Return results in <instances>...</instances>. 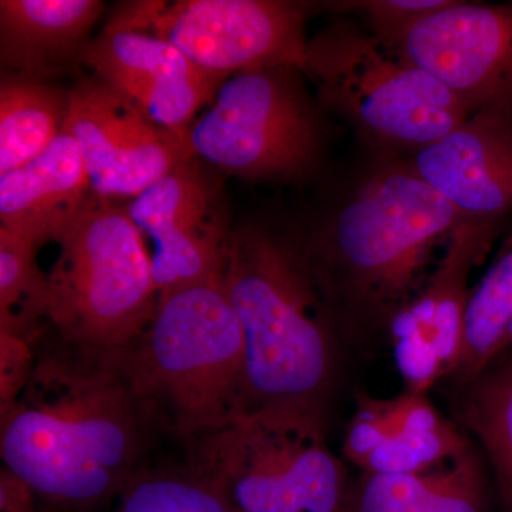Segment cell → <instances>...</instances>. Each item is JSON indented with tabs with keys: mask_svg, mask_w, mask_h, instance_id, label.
Here are the masks:
<instances>
[{
	"mask_svg": "<svg viewBox=\"0 0 512 512\" xmlns=\"http://www.w3.org/2000/svg\"><path fill=\"white\" fill-rule=\"evenodd\" d=\"M0 416L2 467L49 512H94L119 498L163 429L136 389L127 349L76 345L52 329Z\"/></svg>",
	"mask_w": 512,
	"mask_h": 512,
	"instance_id": "6da1fadb",
	"label": "cell"
},
{
	"mask_svg": "<svg viewBox=\"0 0 512 512\" xmlns=\"http://www.w3.org/2000/svg\"><path fill=\"white\" fill-rule=\"evenodd\" d=\"M466 217L410 161L383 156L318 222L303 252L342 345L372 353L420 295Z\"/></svg>",
	"mask_w": 512,
	"mask_h": 512,
	"instance_id": "7a4b0ae2",
	"label": "cell"
},
{
	"mask_svg": "<svg viewBox=\"0 0 512 512\" xmlns=\"http://www.w3.org/2000/svg\"><path fill=\"white\" fill-rule=\"evenodd\" d=\"M222 281L244 335V410L326 413L343 345L299 228L235 227Z\"/></svg>",
	"mask_w": 512,
	"mask_h": 512,
	"instance_id": "3957f363",
	"label": "cell"
},
{
	"mask_svg": "<svg viewBox=\"0 0 512 512\" xmlns=\"http://www.w3.org/2000/svg\"><path fill=\"white\" fill-rule=\"evenodd\" d=\"M244 363L222 276L161 293L150 325L127 349L138 393L188 446L244 410Z\"/></svg>",
	"mask_w": 512,
	"mask_h": 512,
	"instance_id": "277c9868",
	"label": "cell"
},
{
	"mask_svg": "<svg viewBox=\"0 0 512 512\" xmlns=\"http://www.w3.org/2000/svg\"><path fill=\"white\" fill-rule=\"evenodd\" d=\"M322 109L383 156L417 153L470 119L443 84L369 29L336 22L308 40L305 70Z\"/></svg>",
	"mask_w": 512,
	"mask_h": 512,
	"instance_id": "5b68a950",
	"label": "cell"
},
{
	"mask_svg": "<svg viewBox=\"0 0 512 512\" xmlns=\"http://www.w3.org/2000/svg\"><path fill=\"white\" fill-rule=\"evenodd\" d=\"M190 451L234 512L348 511L353 481L330 450L326 413L244 410Z\"/></svg>",
	"mask_w": 512,
	"mask_h": 512,
	"instance_id": "8992f818",
	"label": "cell"
},
{
	"mask_svg": "<svg viewBox=\"0 0 512 512\" xmlns=\"http://www.w3.org/2000/svg\"><path fill=\"white\" fill-rule=\"evenodd\" d=\"M49 274V328L90 348H131L158 303L151 254L119 204L100 201L59 242Z\"/></svg>",
	"mask_w": 512,
	"mask_h": 512,
	"instance_id": "52a82bcc",
	"label": "cell"
},
{
	"mask_svg": "<svg viewBox=\"0 0 512 512\" xmlns=\"http://www.w3.org/2000/svg\"><path fill=\"white\" fill-rule=\"evenodd\" d=\"M301 74L278 66L229 76L188 130L195 157L249 181L315 173L325 153V128Z\"/></svg>",
	"mask_w": 512,
	"mask_h": 512,
	"instance_id": "ba28073f",
	"label": "cell"
},
{
	"mask_svg": "<svg viewBox=\"0 0 512 512\" xmlns=\"http://www.w3.org/2000/svg\"><path fill=\"white\" fill-rule=\"evenodd\" d=\"M309 6L284 0H180L124 6L114 22L153 33L207 72L305 70Z\"/></svg>",
	"mask_w": 512,
	"mask_h": 512,
	"instance_id": "9c48e42d",
	"label": "cell"
},
{
	"mask_svg": "<svg viewBox=\"0 0 512 512\" xmlns=\"http://www.w3.org/2000/svg\"><path fill=\"white\" fill-rule=\"evenodd\" d=\"M215 171L191 158L126 205L138 231L154 244L160 295L224 274L234 227Z\"/></svg>",
	"mask_w": 512,
	"mask_h": 512,
	"instance_id": "30bf717a",
	"label": "cell"
},
{
	"mask_svg": "<svg viewBox=\"0 0 512 512\" xmlns=\"http://www.w3.org/2000/svg\"><path fill=\"white\" fill-rule=\"evenodd\" d=\"M67 94L64 131L79 146L100 200L133 201L177 165L195 157L188 137L158 126L97 77L80 80Z\"/></svg>",
	"mask_w": 512,
	"mask_h": 512,
	"instance_id": "8fae6325",
	"label": "cell"
},
{
	"mask_svg": "<svg viewBox=\"0 0 512 512\" xmlns=\"http://www.w3.org/2000/svg\"><path fill=\"white\" fill-rule=\"evenodd\" d=\"M389 46L443 84L471 116L512 113V5L454 0Z\"/></svg>",
	"mask_w": 512,
	"mask_h": 512,
	"instance_id": "7c38bea8",
	"label": "cell"
},
{
	"mask_svg": "<svg viewBox=\"0 0 512 512\" xmlns=\"http://www.w3.org/2000/svg\"><path fill=\"white\" fill-rule=\"evenodd\" d=\"M498 220H464L444 245L423 291L390 329L397 369L406 390L429 393L457 369L474 266L490 251Z\"/></svg>",
	"mask_w": 512,
	"mask_h": 512,
	"instance_id": "4fadbf2b",
	"label": "cell"
},
{
	"mask_svg": "<svg viewBox=\"0 0 512 512\" xmlns=\"http://www.w3.org/2000/svg\"><path fill=\"white\" fill-rule=\"evenodd\" d=\"M79 62L148 119L184 137L228 79L201 69L161 37L114 20L87 43Z\"/></svg>",
	"mask_w": 512,
	"mask_h": 512,
	"instance_id": "5bb4252c",
	"label": "cell"
},
{
	"mask_svg": "<svg viewBox=\"0 0 512 512\" xmlns=\"http://www.w3.org/2000/svg\"><path fill=\"white\" fill-rule=\"evenodd\" d=\"M409 161L463 217L503 221L511 214L512 113L478 111Z\"/></svg>",
	"mask_w": 512,
	"mask_h": 512,
	"instance_id": "9a60e30c",
	"label": "cell"
},
{
	"mask_svg": "<svg viewBox=\"0 0 512 512\" xmlns=\"http://www.w3.org/2000/svg\"><path fill=\"white\" fill-rule=\"evenodd\" d=\"M100 201L67 131L32 163L0 175V227L39 247L59 242Z\"/></svg>",
	"mask_w": 512,
	"mask_h": 512,
	"instance_id": "2e32d148",
	"label": "cell"
},
{
	"mask_svg": "<svg viewBox=\"0 0 512 512\" xmlns=\"http://www.w3.org/2000/svg\"><path fill=\"white\" fill-rule=\"evenodd\" d=\"M104 12L100 0H2L0 63L6 74L46 80L80 59Z\"/></svg>",
	"mask_w": 512,
	"mask_h": 512,
	"instance_id": "e0dca14e",
	"label": "cell"
},
{
	"mask_svg": "<svg viewBox=\"0 0 512 512\" xmlns=\"http://www.w3.org/2000/svg\"><path fill=\"white\" fill-rule=\"evenodd\" d=\"M483 454L470 443L453 460L419 474H360L346 512H493Z\"/></svg>",
	"mask_w": 512,
	"mask_h": 512,
	"instance_id": "ac0fdd59",
	"label": "cell"
},
{
	"mask_svg": "<svg viewBox=\"0 0 512 512\" xmlns=\"http://www.w3.org/2000/svg\"><path fill=\"white\" fill-rule=\"evenodd\" d=\"M451 386V409L483 451L498 512H512V349Z\"/></svg>",
	"mask_w": 512,
	"mask_h": 512,
	"instance_id": "d6986e66",
	"label": "cell"
},
{
	"mask_svg": "<svg viewBox=\"0 0 512 512\" xmlns=\"http://www.w3.org/2000/svg\"><path fill=\"white\" fill-rule=\"evenodd\" d=\"M69 94L46 80L3 74L0 83V175L32 163L59 138Z\"/></svg>",
	"mask_w": 512,
	"mask_h": 512,
	"instance_id": "ffe728a7",
	"label": "cell"
},
{
	"mask_svg": "<svg viewBox=\"0 0 512 512\" xmlns=\"http://www.w3.org/2000/svg\"><path fill=\"white\" fill-rule=\"evenodd\" d=\"M39 245L0 227V332L36 345L49 330V282Z\"/></svg>",
	"mask_w": 512,
	"mask_h": 512,
	"instance_id": "44dd1931",
	"label": "cell"
},
{
	"mask_svg": "<svg viewBox=\"0 0 512 512\" xmlns=\"http://www.w3.org/2000/svg\"><path fill=\"white\" fill-rule=\"evenodd\" d=\"M512 323V237L471 291L464 320L460 360L448 382L478 375L500 353Z\"/></svg>",
	"mask_w": 512,
	"mask_h": 512,
	"instance_id": "7402d4cb",
	"label": "cell"
},
{
	"mask_svg": "<svg viewBox=\"0 0 512 512\" xmlns=\"http://www.w3.org/2000/svg\"><path fill=\"white\" fill-rule=\"evenodd\" d=\"M114 512H234L197 468L143 466L128 480Z\"/></svg>",
	"mask_w": 512,
	"mask_h": 512,
	"instance_id": "603a6c76",
	"label": "cell"
},
{
	"mask_svg": "<svg viewBox=\"0 0 512 512\" xmlns=\"http://www.w3.org/2000/svg\"><path fill=\"white\" fill-rule=\"evenodd\" d=\"M471 441L453 421L440 429H397L360 464V471L379 476L419 474L453 460Z\"/></svg>",
	"mask_w": 512,
	"mask_h": 512,
	"instance_id": "cb8c5ba5",
	"label": "cell"
},
{
	"mask_svg": "<svg viewBox=\"0 0 512 512\" xmlns=\"http://www.w3.org/2000/svg\"><path fill=\"white\" fill-rule=\"evenodd\" d=\"M454 0H362V2L335 3L340 12L360 13L366 19L370 32L387 45L396 42L417 22L447 8Z\"/></svg>",
	"mask_w": 512,
	"mask_h": 512,
	"instance_id": "d4e9b609",
	"label": "cell"
},
{
	"mask_svg": "<svg viewBox=\"0 0 512 512\" xmlns=\"http://www.w3.org/2000/svg\"><path fill=\"white\" fill-rule=\"evenodd\" d=\"M35 346L10 333L0 332V406L13 402L28 382L35 365Z\"/></svg>",
	"mask_w": 512,
	"mask_h": 512,
	"instance_id": "484cf974",
	"label": "cell"
},
{
	"mask_svg": "<svg viewBox=\"0 0 512 512\" xmlns=\"http://www.w3.org/2000/svg\"><path fill=\"white\" fill-rule=\"evenodd\" d=\"M0 512H42L28 485L3 467L0 473Z\"/></svg>",
	"mask_w": 512,
	"mask_h": 512,
	"instance_id": "4316f807",
	"label": "cell"
},
{
	"mask_svg": "<svg viewBox=\"0 0 512 512\" xmlns=\"http://www.w3.org/2000/svg\"><path fill=\"white\" fill-rule=\"evenodd\" d=\"M512 349V323L510 326V329H508L507 335H505L503 345H501V350L498 355H501V353L507 352V350Z\"/></svg>",
	"mask_w": 512,
	"mask_h": 512,
	"instance_id": "83f0119b",
	"label": "cell"
}]
</instances>
